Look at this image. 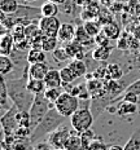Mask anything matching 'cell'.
Returning a JSON list of instances; mask_svg holds the SVG:
<instances>
[{"mask_svg": "<svg viewBox=\"0 0 140 150\" xmlns=\"http://www.w3.org/2000/svg\"><path fill=\"white\" fill-rule=\"evenodd\" d=\"M7 87L11 102L16 105L21 111H29L34 102L35 95L27 89V78H11L7 79Z\"/></svg>", "mask_w": 140, "mask_h": 150, "instance_id": "obj_1", "label": "cell"}, {"mask_svg": "<svg viewBox=\"0 0 140 150\" xmlns=\"http://www.w3.org/2000/svg\"><path fill=\"white\" fill-rule=\"evenodd\" d=\"M68 118L62 117L60 112L57 111V109L55 106H52L49 109V111L44 115V118L42 119V122L35 127V129L33 131V135L30 136V140L33 141V144L40 141L44 136L49 135L51 132H53L56 128H58Z\"/></svg>", "mask_w": 140, "mask_h": 150, "instance_id": "obj_2", "label": "cell"}, {"mask_svg": "<svg viewBox=\"0 0 140 150\" xmlns=\"http://www.w3.org/2000/svg\"><path fill=\"white\" fill-rule=\"evenodd\" d=\"M69 119H70V126L73 127V129L77 133H82L91 128L93 122H95V117H93V114L91 111L90 104H87L85 108L78 109Z\"/></svg>", "mask_w": 140, "mask_h": 150, "instance_id": "obj_3", "label": "cell"}, {"mask_svg": "<svg viewBox=\"0 0 140 150\" xmlns=\"http://www.w3.org/2000/svg\"><path fill=\"white\" fill-rule=\"evenodd\" d=\"M52 108V104L45 98L44 93L43 95H36L34 98V102L30 108V119H31V128L33 131L35 129V127L42 122L44 118V115L49 111V109Z\"/></svg>", "mask_w": 140, "mask_h": 150, "instance_id": "obj_4", "label": "cell"}, {"mask_svg": "<svg viewBox=\"0 0 140 150\" xmlns=\"http://www.w3.org/2000/svg\"><path fill=\"white\" fill-rule=\"evenodd\" d=\"M55 108L57 109V111L62 117L70 118L79 109V98L64 91L61 93V96L58 97V100L55 102Z\"/></svg>", "mask_w": 140, "mask_h": 150, "instance_id": "obj_5", "label": "cell"}, {"mask_svg": "<svg viewBox=\"0 0 140 150\" xmlns=\"http://www.w3.org/2000/svg\"><path fill=\"white\" fill-rule=\"evenodd\" d=\"M20 111V109L16 105H12L5 112H3L1 115V128H3V137L7 139V137L14 136V132L18 128V122H17V114Z\"/></svg>", "mask_w": 140, "mask_h": 150, "instance_id": "obj_6", "label": "cell"}, {"mask_svg": "<svg viewBox=\"0 0 140 150\" xmlns=\"http://www.w3.org/2000/svg\"><path fill=\"white\" fill-rule=\"evenodd\" d=\"M73 132H70V129L65 126H61L58 128H56L53 132H51L48 135V142L52 145V148L58 150V149H62L66 142V140L69 139V136L71 135Z\"/></svg>", "mask_w": 140, "mask_h": 150, "instance_id": "obj_7", "label": "cell"}, {"mask_svg": "<svg viewBox=\"0 0 140 150\" xmlns=\"http://www.w3.org/2000/svg\"><path fill=\"white\" fill-rule=\"evenodd\" d=\"M38 25L43 35L57 36L58 30H60L61 26V21L57 17H45V16H43L38 21Z\"/></svg>", "mask_w": 140, "mask_h": 150, "instance_id": "obj_8", "label": "cell"}, {"mask_svg": "<svg viewBox=\"0 0 140 150\" xmlns=\"http://www.w3.org/2000/svg\"><path fill=\"white\" fill-rule=\"evenodd\" d=\"M49 71V66L47 62H39V64H31L29 66L25 67L23 76L34 78V79H44L47 73Z\"/></svg>", "mask_w": 140, "mask_h": 150, "instance_id": "obj_9", "label": "cell"}, {"mask_svg": "<svg viewBox=\"0 0 140 150\" xmlns=\"http://www.w3.org/2000/svg\"><path fill=\"white\" fill-rule=\"evenodd\" d=\"M14 45H16V42L11 31L1 34V39H0V54L11 56L12 52L14 51Z\"/></svg>", "mask_w": 140, "mask_h": 150, "instance_id": "obj_10", "label": "cell"}, {"mask_svg": "<svg viewBox=\"0 0 140 150\" xmlns=\"http://www.w3.org/2000/svg\"><path fill=\"white\" fill-rule=\"evenodd\" d=\"M75 31H77V27L73 23L64 22L60 26L57 38L61 43H69L71 40H74V38H75Z\"/></svg>", "mask_w": 140, "mask_h": 150, "instance_id": "obj_11", "label": "cell"}, {"mask_svg": "<svg viewBox=\"0 0 140 150\" xmlns=\"http://www.w3.org/2000/svg\"><path fill=\"white\" fill-rule=\"evenodd\" d=\"M43 80H44L47 88H61L62 87L61 74L60 70H57V69H49V71L47 73Z\"/></svg>", "mask_w": 140, "mask_h": 150, "instance_id": "obj_12", "label": "cell"}, {"mask_svg": "<svg viewBox=\"0 0 140 150\" xmlns=\"http://www.w3.org/2000/svg\"><path fill=\"white\" fill-rule=\"evenodd\" d=\"M68 53H69L70 58H77V60H85L86 52H85V45L78 43L77 40H71V42L66 43L65 45Z\"/></svg>", "mask_w": 140, "mask_h": 150, "instance_id": "obj_13", "label": "cell"}, {"mask_svg": "<svg viewBox=\"0 0 140 150\" xmlns=\"http://www.w3.org/2000/svg\"><path fill=\"white\" fill-rule=\"evenodd\" d=\"M42 48H35V47H31L29 49V52L26 53V61L27 64H39V62H45L47 56Z\"/></svg>", "mask_w": 140, "mask_h": 150, "instance_id": "obj_14", "label": "cell"}, {"mask_svg": "<svg viewBox=\"0 0 140 150\" xmlns=\"http://www.w3.org/2000/svg\"><path fill=\"white\" fill-rule=\"evenodd\" d=\"M112 51H113V47H112V45H108V47L97 45L91 52V57L95 61H97V62H104V61H107L108 58L110 57Z\"/></svg>", "mask_w": 140, "mask_h": 150, "instance_id": "obj_15", "label": "cell"}, {"mask_svg": "<svg viewBox=\"0 0 140 150\" xmlns=\"http://www.w3.org/2000/svg\"><path fill=\"white\" fill-rule=\"evenodd\" d=\"M74 40H77L78 43H80V44L85 45V47H90V45H92L93 43H95V38H92L88 33H87L83 25L77 26L75 38H74Z\"/></svg>", "mask_w": 140, "mask_h": 150, "instance_id": "obj_16", "label": "cell"}, {"mask_svg": "<svg viewBox=\"0 0 140 150\" xmlns=\"http://www.w3.org/2000/svg\"><path fill=\"white\" fill-rule=\"evenodd\" d=\"M117 114L119 117H131V115L138 112V104H134V102H127L121 100V104L117 108Z\"/></svg>", "mask_w": 140, "mask_h": 150, "instance_id": "obj_17", "label": "cell"}, {"mask_svg": "<svg viewBox=\"0 0 140 150\" xmlns=\"http://www.w3.org/2000/svg\"><path fill=\"white\" fill-rule=\"evenodd\" d=\"M27 89L30 91L33 95H43L47 89V86L43 79H34V78H29L27 79Z\"/></svg>", "mask_w": 140, "mask_h": 150, "instance_id": "obj_18", "label": "cell"}, {"mask_svg": "<svg viewBox=\"0 0 140 150\" xmlns=\"http://www.w3.org/2000/svg\"><path fill=\"white\" fill-rule=\"evenodd\" d=\"M11 150H34V144L30 137H16L11 144Z\"/></svg>", "mask_w": 140, "mask_h": 150, "instance_id": "obj_19", "label": "cell"}, {"mask_svg": "<svg viewBox=\"0 0 140 150\" xmlns=\"http://www.w3.org/2000/svg\"><path fill=\"white\" fill-rule=\"evenodd\" d=\"M9 93H8V87H7V79L4 78V75H1V84H0V106H1L3 111H7L13 104H8Z\"/></svg>", "mask_w": 140, "mask_h": 150, "instance_id": "obj_20", "label": "cell"}, {"mask_svg": "<svg viewBox=\"0 0 140 150\" xmlns=\"http://www.w3.org/2000/svg\"><path fill=\"white\" fill-rule=\"evenodd\" d=\"M68 66H69L71 70L74 71V74L77 75L78 79L87 75V65H86V62L83 60H77V58H73V61H70Z\"/></svg>", "mask_w": 140, "mask_h": 150, "instance_id": "obj_21", "label": "cell"}, {"mask_svg": "<svg viewBox=\"0 0 140 150\" xmlns=\"http://www.w3.org/2000/svg\"><path fill=\"white\" fill-rule=\"evenodd\" d=\"M102 31H104L105 35L110 40H118V38L122 35V34H121V27L118 26L114 21L104 25V26H102Z\"/></svg>", "mask_w": 140, "mask_h": 150, "instance_id": "obj_22", "label": "cell"}, {"mask_svg": "<svg viewBox=\"0 0 140 150\" xmlns=\"http://www.w3.org/2000/svg\"><path fill=\"white\" fill-rule=\"evenodd\" d=\"M64 148L66 149V150H87L85 148V145H83L80 136L73 135V133H71V135L69 136V139L66 140Z\"/></svg>", "mask_w": 140, "mask_h": 150, "instance_id": "obj_23", "label": "cell"}, {"mask_svg": "<svg viewBox=\"0 0 140 150\" xmlns=\"http://www.w3.org/2000/svg\"><path fill=\"white\" fill-rule=\"evenodd\" d=\"M20 5L17 0H0V11L8 16L16 13Z\"/></svg>", "mask_w": 140, "mask_h": 150, "instance_id": "obj_24", "label": "cell"}, {"mask_svg": "<svg viewBox=\"0 0 140 150\" xmlns=\"http://www.w3.org/2000/svg\"><path fill=\"white\" fill-rule=\"evenodd\" d=\"M58 38L57 36H48V35H44L42 39V49L44 52H53L58 45Z\"/></svg>", "mask_w": 140, "mask_h": 150, "instance_id": "obj_25", "label": "cell"}, {"mask_svg": "<svg viewBox=\"0 0 140 150\" xmlns=\"http://www.w3.org/2000/svg\"><path fill=\"white\" fill-rule=\"evenodd\" d=\"M85 29L86 31L90 34L92 38H95L96 35H99V34L102 31V23L100 22L99 20H92V21H87L85 22Z\"/></svg>", "mask_w": 140, "mask_h": 150, "instance_id": "obj_26", "label": "cell"}, {"mask_svg": "<svg viewBox=\"0 0 140 150\" xmlns=\"http://www.w3.org/2000/svg\"><path fill=\"white\" fill-rule=\"evenodd\" d=\"M40 9H42V14L45 17H57L58 12H60L58 5L52 1H48V0L40 7Z\"/></svg>", "mask_w": 140, "mask_h": 150, "instance_id": "obj_27", "label": "cell"}, {"mask_svg": "<svg viewBox=\"0 0 140 150\" xmlns=\"http://www.w3.org/2000/svg\"><path fill=\"white\" fill-rule=\"evenodd\" d=\"M79 4H77L75 0H68L66 3H64L62 5H60V11L62 14H65L66 17L69 18H73L75 16V11H77V7Z\"/></svg>", "mask_w": 140, "mask_h": 150, "instance_id": "obj_28", "label": "cell"}, {"mask_svg": "<svg viewBox=\"0 0 140 150\" xmlns=\"http://www.w3.org/2000/svg\"><path fill=\"white\" fill-rule=\"evenodd\" d=\"M60 74H61V79H62V87L66 86V84L73 83L75 79H78L77 75L74 74V71L71 70L69 66H65L60 69Z\"/></svg>", "mask_w": 140, "mask_h": 150, "instance_id": "obj_29", "label": "cell"}, {"mask_svg": "<svg viewBox=\"0 0 140 150\" xmlns=\"http://www.w3.org/2000/svg\"><path fill=\"white\" fill-rule=\"evenodd\" d=\"M14 65L12 58H9L8 56H0V74L1 75H8L13 70Z\"/></svg>", "mask_w": 140, "mask_h": 150, "instance_id": "obj_30", "label": "cell"}, {"mask_svg": "<svg viewBox=\"0 0 140 150\" xmlns=\"http://www.w3.org/2000/svg\"><path fill=\"white\" fill-rule=\"evenodd\" d=\"M123 150H140V131L132 133L131 137L127 140Z\"/></svg>", "mask_w": 140, "mask_h": 150, "instance_id": "obj_31", "label": "cell"}, {"mask_svg": "<svg viewBox=\"0 0 140 150\" xmlns=\"http://www.w3.org/2000/svg\"><path fill=\"white\" fill-rule=\"evenodd\" d=\"M107 67H108L109 79H113V80H119V79H122V76H123V70H122V67H121L118 64H109Z\"/></svg>", "mask_w": 140, "mask_h": 150, "instance_id": "obj_32", "label": "cell"}, {"mask_svg": "<svg viewBox=\"0 0 140 150\" xmlns=\"http://www.w3.org/2000/svg\"><path fill=\"white\" fill-rule=\"evenodd\" d=\"M52 56H53V58L56 61H58V62H65V61H68L70 58L69 53H68L65 47H57V48L52 52Z\"/></svg>", "mask_w": 140, "mask_h": 150, "instance_id": "obj_33", "label": "cell"}, {"mask_svg": "<svg viewBox=\"0 0 140 150\" xmlns=\"http://www.w3.org/2000/svg\"><path fill=\"white\" fill-rule=\"evenodd\" d=\"M61 93H62L61 88H47L45 92H44V96L52 105H55V102L58 100V97L61 96Z\"/></svg>", "mask_w": 140, "mask_h": 150, "instance_id": "obj_34", "label": "cell"}, {"mask_svg": "<svg viewBox=\"0 0 140 150\" xmlns=\"http://www.w3.org/2000/svg\"><path fill=\"white\" fill-rule=\"evenodd\" d=\"M79 136H80V139H82V142H83V145H85L86 149H88L90 144L95 140V139H93V137H95V133H93V131L91 129V128H90V129H87V131H85V132L79 133Z\"/></svg>", "mask_w": 140, "mask_h": 150, "instance_id": "obj_35", "label": "cell"}, {"mask_svg": "<svg viewBox=\"0 0 140 150\" xmlns=\"http://www.w3.org/2000/svg\"><path fill=\"white\" fill-rule=\"evenodd\" d=\"M80 18H82L85 22H87V21L97 20V18H99V14L95 13V12H93L92 9H90L88 7H86L82 12H80Z\"/></svg>", "mask_w": 140, "mask_h": 150, "instance_id": "obj_36", "label": "cell"}, {"mask_svg": "<svg viewBox=\"0 0 140 150\" xmlns=\"http://www.w3.org/2000/svg\"><path fill=\"white\" fill-rule=\"evenodd\" d=\"M64 91L65 92H68V93H70V95H73V96H77L78 98H79V93H80V86L79 84H73V83H70V84H66V86H64Z\"/></svg>", "mask_w": 140, "mask_h": 150, "instance_id": "obj_37", "label": "cell"}, {"mask_svg": "<svg viewBox=\"0 0 140 150\" xmlns=\"http://www.w3.org/2000/svg\"><path fill=\"white\" fill-rule=\"evenodd\" d=\"M110 42H112V40L109 39L107 35H105L104 31H101L99 35L95 36V43H96V45H105V47H108L109 44H110Z\"/></svg>", "mask_w": 140, "mask_h": 150, "instance_id": "obj_38", "label": "cell"}, {"mask_svg": "<svg viewBox=\"0 0 140 150\" xmlns=\"http://www.w3.org/2000/svg\"><path fill=\"white\" fill-rule=\"evenodd\" d=\"M130 36H127V34H122L119 38H118V43H117V47L118 49H129L130 47Z\"/></svg>", "mask_w": 140, "mask_h": 150, "instance_id": "obj_39", "label": "cell"}, {"mask_svg": "<svg viewBox=\"0 0 140 150\" xmlns=\"http://www.w3.org/2000/svg\"><path fill=\"white\" fill-rule=\"evenodd\" d=\"M124 92H131V93H135V95L140 96V78L136 79L135 82H132L131 84H129Z\"/></svg>", "mask_w": 140, "mask_h": 150, "instance_id": "obj_40", "label": "cell"}, {"mask_svg": "<svg viewBox=\"0 0 140 150\" xmlns=\"http://www.w3.org/2000/svg\"><path fill=\"white\" fill-rule=\"evenodd\" d=\"M87 150H108V148H107V145L101 141V140L95 139L91 144H90V146H88V149Z\"/></svg>", "mask_w": 140, "mask_h": 150, "instance_id": "obj_41", "label": "cell"}, {"mask_svg": "<svg viewBox=\"0 0 140 150\" xmlns=\"http://www.w3.org/2000/svg\"><path fill=\"white\" fill-rule=\"evenodd\" d=\"M34 150H53V148H52V145L48 142V140H47V141L40 140V141L34 144Z\"/></svg>", "mask_w": 140, "mask_h": 150, "instance_id": "obj_42", "label": "cell"}, {"mask_svg": "<svg viewBox=\"0 0 140 150\" xmlns=\"http://www.w3.org/2000/svg\"><path fill=\"white\" fill-rule=\"evenodd\" d=\"M122 100H123V101H127V102H134V104H138L139 96L135 95V93H131V92H124V95L122 96Z\"/></svg>", "mask_w": 140, "mask_h": 150, "instance_id": "obj_43", "label": "cell"}, {"mask_svg": "<svg viewBox=\"0 0 140 150\" xmlns=\"http://www.w3.org/2000/svg\"><path fill=\"white\" fill-rule=\"evenodd\" d=\"M101 4L104 7H110L112 4H114V0H101Z\"/></svg>", "mask_w": 140, "mask_h": 150, "instance_id": "obj_44", "label": "cell"}, {"mask_svg": "<svg viewBox=\"0 0 140 150\" xmlns=\"http://www.w3.org/2000/svg\"><path fill=\"white\" fill-rule=\"evenodd\" d=\"M1 150H11V145L7 141H4V140L1 141Z\"/></svg>", "mask_w": 140, "mask_h": 150, "instance_id": "obj_45", "label": "cell"}, {"mask_svg": "<svg viewBox=\"0 0 140 150\" xmlns=\"http://www.w3.org/2000/svg\"><path fill=\"white\" fill-rule=\"evenodd\" d=\"M48 1H52V3H55V4H57V5H62L64 3H66L68 0H48Z\"/></svg>", "mask_w": 140, "mask_h": 150, "instance_id": "obj_46", "label": "cell"}, {"mask_svg": "<svg viewBox=\"0 0 140 150\" xmlns=\"http://www.w3.org/2000/svg\"><path fill=\"white\" fill-rule=\"evenodd\" d=\"M23 3H27V4H33V3H35V1H38V0H22Z\"/></svg>", "mask_w": 140, "mask_h": 150, "instance_id": "obj_47", "label": "cell"}, {"mask_svg": "<svg viewBox=\"0 0 140 150\" xmlns=\"http://www.w3.org/2000/svg\"><path fill=\"white\" fill-rule=\"evenodd\" d=\"M58 150H66V149H65V148H62V149H58Z\"/></svg>", "mask_w": 140, "mask_h": 150, "instance_id": "obj_48", "label": "cell"}]
</instances>
